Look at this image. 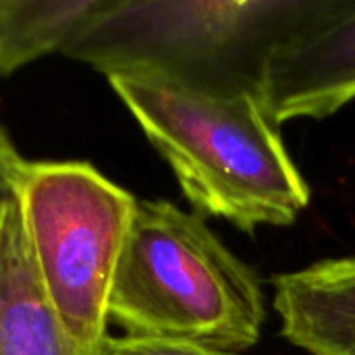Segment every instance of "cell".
Here are the masks:
<instances>
[{
  "label": "cell",
  "mask_w": 355,
  "mask_h": 355,
  "mask_svg": "<svg viewBox=\"0 0 355 355\" xmlns=\"http://www.w3.org/2000/svg\"><path fill=\"white\" fill-rule=\"evenodd\" d=\"M98 355H235L229 352L210 349L204 345H196L179 339H162V337H106L100 345Z\"/></svg>",
  "instance_id": "9c48e42d"
},
{
  "label": "cell",
  "mask_w": 355,
  "mask_h": 355,
  "mask_svg": "<svg viewBox=\"0 0 355 355\" xmlns=\"http://www.w3.org/2000/svg\"><path fill=\"white\" fill-rule=\"evenodd\" d=\"M108 320L127 335L179 339L237 355L262 337L266 295L258 272L200 214L168 200H135L110 287Z\"/></svg>",
  "instance_id": "7a4b0ae2"
},
{
  "label": "cell",
  "mask_w": 355,
  "mask_h": 355,
  "mask_svg": "<svg viewBox=\"0 0 355 355\" xmlns=\"http://www.w3.org/2000/svg\"><path fill=\"white\" fill-rule=\"evenodd\" d=\"M272 285L283 339L310 355H355V258L281 272Z\"/></svg>",
  "instance_id": "8992f818"
},
{
  "label": "cell",
  "mask_w": 355,
  "mask_h": 355,
  "mask_svg": "<svg viewBox=\"0 0 355 355\" xmlns=\"http://www.w3.org/2000/svg\"><path fill=\"white\" fill-rule=\"evenodd\" d=\"M6 208V206H4ZM4 208H0V220H2V212H4Z\"/></svg>",
  "instance_id": "8fae6325"
},
{
  "label": "cell",
  "mask_w": 355,
  "mask_h": 355,
  "mask_svg": "<svg viewBox=\"0 0 355 355\" xmlns=\"http://www.w3.org/2000/svg\"><path fill=\"white\" fill-rule=\"evenodd\" d=\"M0 355H79L35 270L17 200L0 220Z\"/></svg>",
  "instance_id": "52a82bcc"
},
{
  "label": "cell",
  "mask_w": 355,
  "mask_h": 355,
  "mask_svg": "<svg viewBox=\"0 0 355 355\" xmlns=\"http://www.w3.org/2000/svg\"><path fill=\"white\" fill-rule=\"evenodd\" d=\"M25 160L19 156L17 148L8 139L0 125V208L8 206L17 198V185L23 173Z\"/></svg>",
  "instance_id": "30bf717a"
},
{
  "label": "cell",
  "mask_w": 355,
  "mask_h": 355,
  "mask_svg": "<svg viewBox=\"0 0 355 355\" xmlns=\"http://www.w3.org/2000/svg\"><path fill=\"white\" fill-rule=\"evenodd\" d=\"M320 0H108L62 50L106 77L252 81L266 50Z\"/></svg>",
  "instance_id": "3957f363"
},
{
  "label": "cell",
  "mask_w": 355,
  "mask_h": 355,
  "mask_svg": "<svg viewBox=\"0 0 355 355\" xmlns=\"http://www.w3.org/2000/svg\"><path fill=\"white\" fill-rule=\"evenodd\" d=\"M17 206L44 289L79 355H98L135 196L89 162H25Z\"/></svg>",
  "instance_id": "277c9868"
},
{
  "label": "cell",
  "mask_w": 355,
  "mask_h": 355,
  "mask_svg": "<svg viewBox=\"0 0 355 355\" xmlns=\"http://www.w3.org/2000/svg\"><path fill=\"white\" fill-rule=\"evenodd\" d=\"M108 0H0V79L62 52Z\"/></svg>",
  "instance_id": "ba28073f"
},
{
  "label": "cell",
  "mask_w": 355,
  "mask_h": 355,
  "mask_svg": "<svg viewBox=\"0 0 355 355\" xmlns=\"http://www.w3.org/2000/svg\"><path fill=\"white\" fill-rule=\"evenodd\" d=\"M108 83L200 214L254 233L289 227L310 206V187L256 83L152 77H108Z\"/></svg>",
  "instance_id": "6da1fadb"
},
{
  "label": "cell",
  "mask_w": 355,
  "mask_h": 355,
  "mask_svg": "<svg viewBox=\"0 0 355 355\" xmlns=\"http://www.w3.org/2000/svg\"><path fill=\"white\" fill-rule=\"evenodd\" d=\"M256 92L277 125L329 119L355 100L354 0H320L285 31L260 62Z\"/></svg>",
  "instance_id": "5b68a950"
}]
</instances>
